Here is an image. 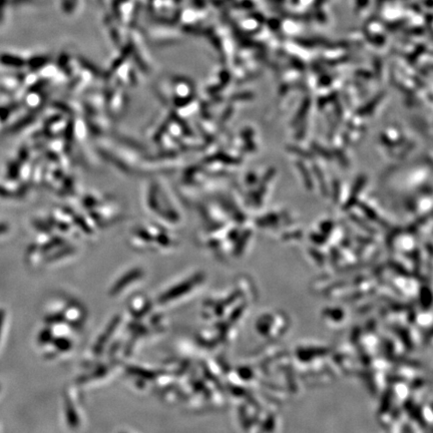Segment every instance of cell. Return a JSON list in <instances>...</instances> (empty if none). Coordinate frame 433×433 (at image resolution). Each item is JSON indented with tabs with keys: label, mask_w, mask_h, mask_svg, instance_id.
<instances>
[{
	"label": "cell",
	"mask_w": 433,
	"mask_h": 433,
	"mask_svg": "<svg viewBox=\"0 0 433 433\" xmlns=\"http://www.w3.org/2000/svg\"><path fill=\"white\" fill-rule=\"evenodd\" d=\"M4 317H5L4 311H2V310H0V334H1L2 326H3V323H4Z\"/></svg>",
	"instance_id": "2"
},
{
	"label": "cell",
	"mask_w": 433,
	"mask_h": 433,
	"mask_svg": "<svg viewBox=\"0 0 433 433\" xmlns=\"http://www.w3.org/2000/svg\"><path fill=\"white\" fill-rule=\"evenodd\" d=\"M2 60H10L11 64H12L11 66H16V67L21 66V64H22V60L20 58L13 57L12 55H4L2 57Z\"/></svg>",
	"instance_id": "1"
}]
</instances>
